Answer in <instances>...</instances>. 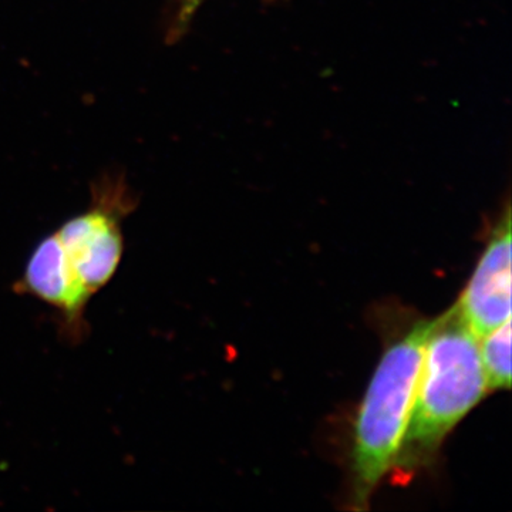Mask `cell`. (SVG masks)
Returning <instances> with one entry per match:
<instances>
[{
  "instance_id": "3957f363",
  "label": "cell",
  "mask_w": 512,
  "mask_h": 512,
  "mask_svg": "<svg viewBox=\"0 0 512 512\" xmlns=\"http://www.w3.org/2000/svg\"><path fill=\"white\" fill-rule=\"evenodd\" d=\"M110 205L101 202L56 231L67 268L90 298L109 284L123 259L121 214Z\"/></svg>"
},
{
  "instance_id": "5b68a950",
  "label": "cell",
  "mask_w": 512,
  "mask_h": 512,
  "mask_svg": "<svg viewBox=\"0 0 512 512\" xmlns=\"http://www.w3.org/2000/svg\"><path fill=\"white\" fill-rule=\"evenodd\" d=\"M15 291L32 295L59 313L60 333L70 343L82 342L89 333L86 312L90 296L67 268L56 232L43 238L30 255L25 274Z\"/></svg>"
},
{
  "instance_id": "7a4b0ae2",
  "label": "cell",
  "mask_w": 512,
  "mask_h": 512,
  "mask_svg": "<svg viewBox=\"0 0 512 512\" xmlns=\"http://www.w3.org/2000/svg\"><path fill=\"white\" fill-rule=\"evenodd\" d=\"M433 319H417L384 343L372 380L357 409L350 453V501L365 510L392 473L402 447Z\"/></svg>"
},
{
  "instance_id": "52a82bcc",
  "label": "cell",
  "mask_w": 512,
  "mask_h": 512,
  "mask_svg": "<svg viewBox=\"0 0 512 512\" xmlns=\"http://www.w3.org/2000/svg\"><path fill=\"white\" fill-rule=\"evenodd\" d=\"M201 0H184L185 3V9L184 12L190 13L191 10H194L197 8L198 3H200Z\"/></svg>"
},
{
  "instance_id": "8992f818",
  "label": "cell",
  "mask_w": 512,
  "mask_h": 512,
  "mask_svg": "<svg viewBox=\"0 0 512 512\" xmlns=\"http://www.w3.org/2000/svg\"><path fill=\"white\" fill-rule=\"evenodd\" d=\"M480 356L488 390L510 389L511 320L480 338Z\"/></svg>"
},
{
  "instance_id": "6da1fadb",
  "label": "cell",
  "mask_w": 512,
  "mask_h": 512,
  "mask_svg": "<svg viewBox=\"0 0 512 512\" xmlns=\"http://www.w3.org/2000/svg\"><path fill=\"white\" fill-rule=\"evenodd\" d=\"M488 392L480 339L454 305L433 319L394 477L410 478L430 466L448 434Z\"/></svg>"
},
{
  "instance_id": "277c9868",
  "label": "cell",
  "mask_w": 512,
  "mask_h": 512,
  "mask_svg": "<svg viewBox=\"0 0 512 512\" xmlns=\"http://www.w3.org/2000/svg\"><path fill=\"white\" fill-rule=\"evenodd\" d=\"M456 308L478 339L511 320L510 207L491 232Z\"/></svg>"
}]
</instances>
